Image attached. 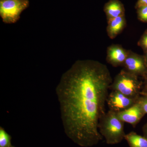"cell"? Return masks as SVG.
Listing matches in <instances>:
<instances>
[{"instance_id": "obj_20", "label": "cell", "mask_w": 147, "mask_h": 147, "mask_svg": "<svg viewBox=\"0 0 147 147\" xmlns=\"http://www.w3.org/2000/svg\"><path fill=\"white\" fill-rule=\"evenodd\" d=\"M9 147H15L13 146H12V145H11V146H9Z\"/></svg>"}, {"instance_id": "obj_7", "label": "cell", "mask_w": 147, "mask_h": 147, "mask_svg": "<svg viewBox=\"0 0 147 147\" xmlns=\"http://www.w3.org/2000/svg\"><path fill=\"white\" fill-rule=\"evenodd\" d=\"M146 114L138 100L130 108L117 113L121 120L129 123L134 127L137 126Z\"/></svg>"}, {"instance_id": "obj_10", "label": "cell", "mask_w": 147, "mask_h": 147, "mask_svg": "<svg viewBox=\"0 0 147 147\" xmlns=\"http://www.w3.org/2000/svg\"><path fill=\"white\" fill-rule=\"evenodd\" d=\"M107 20L125 15L124 7L119 0H110L104 7Z\"/></svg>"}, {"instance_id": "obj_17", "label": "cell", "mask_w": 147, "mask_h": 147, "mask_svg": "<svg viewBox=\"0 0 147 147\" xmlns=\"http://www.w3.org/2000/svg\"><path fill=\"white\" fill-rule=\"evenodd\" d=\"M144 81L143 83V90L141 92H147V74L145 76L143 77Z\"/></svg>"}, {"instance_id": "obj_15", "label": "cell", "mask_w": 147, "mask_h": 147, "mask_svg": "<svg viewBox=\"0 0 147 147\" xmlns=\"http://www.w3.org/2000/svg\"><path fill=\"white\" fill-rule=\"evenodd\" d=\"M138 101L146 114H147V92H141Z\"/></svg>"}, {"instance_id": "obj_13", "label": "cell", "mask_w": 147, "mask_h": 147, "mask_svg": "<svg viewBox=\"0 0 147 147\" xmlns=\"http://www.w3.org/2000/svg\"><path fill=\"white\" fill-rule=\"evenodd\" d=\"M137 17L139 21L147 23V6L137 9Z\"/></svg>"}, {"instance_id": "obj_16", "label": "cell", "mask_w": 147, "mask_h": 147, "mask_svg": "<svg viewBox=\"0 0 147 147\" xmlns=\"http://www.w3.org/2000/svg\"><path fill=\"white\" fill-rule=\"evenodd\" d=\"M144 6H147V0H138L135 5V8L137 9Z\"/></svg>"}, {"instance_id": "obj_4", "label": "cell", "mask_w": 147, "mask_h": 147, "mask_svg": "<svg viewBox=\"0 0 147 147\" xmlns=\"http://www.w3.org/2000/svg\"><path fill=\"white\" fill-rule=\"evenodd\" d=\"M29 0H0V16L5 24L16 23L28 7Z\"/></svg>"}, {"instance_id": "obj_19", "label": "cell", "mask_w": 147, "mask_h": 147, "mask_svg": "<svg viewBox=\"0 0 147 147\" xmlns=\"http://www.w3.org/2000/svg\"><path fill=\"white\" fill-rule=\"evenodd\" d=\"M144 56L145 61H146V65L147 66V52H146V53H144Z\"/></svg>"}, {"instance_id": "obj_14", "label": "cell", "mask_w": 147, "mask_h": 147, "mask_svg": "<svg viewBox=\"0 0 147 147\" xmlns=\"http://www.w3.org/2000/svg\"><path fill=\"white\" fill-rule=\"evenodd\" d=\"M137 45L142 48L144 53L147 52V29L145 30L140 37L137 42Z\"/></svg>"}, {"instance_id": "obj_2", "label": "cell", "mask_w": 147, "mask_h": 147, "mask_svg": "<svg viewBox=\"0 0 147 147\" xmlns=\"http://www.w3.org/2000/svg\"><path fill=\"white\" fill-rule=\"evenodd\" d=\"M124 123L118 117L117 113L111 110L101 117L98 124V130L108 144H117L124 139L126 134Z\"/></svg>"}, {"instance_id": "obj_11", "label": "cell", "mask_w": 147, "mask_h": 147, "mask_svg": "<svg viewBox=\"0 0 147 147\" xmlns=\"http://www.w3.org/2000/svg\"><path fill=\"white\" fill-rule=\"evenodd\" d=\"M125 139L130 147H147V138L131 131L125 134Z\"/></svg>"}, {"instance_id": "obj_5", "label": "cell", "mask_w": 147, "mask_h": 147, "mask_svg": "<svg viewBox=\"0 0 147 147\" xmlns=\"http://www.w3.org/2000/svg\"><path fill=\"white\" fill-rule=\"evenodd\" d=\"M124 69L136 76L144 77L147 74V66L144 55L128 50V55L123 65Z\"/></svg>"}, {"instance_id": "obj_18", "label": "cell", "mask_w": 147, "mask_h": 147, "mask_svg": "<svg viewBox=\"0 0 147 147\" xmlns=\"http://www.w3.org/2000/svg\"><path fill=\"white\" fill-rule=\"evenodd\" d=\"M143 131L144 134V137L147 138V123L143 127Z\"/></svg>"}, {"instance_id": "obj_12", "label": "cell", "mask_w": 147, "mask_h": 147, "mask_svg": "<svg viewBox=\"0 0 147 147\" xmlns=\"http://www.w3.org/2000/svg\"><path fill=\"white\" fill-rule=\"evenodd\" d=\"M11 137L4 129L0 127V147H9L11 145Z\"/></svg>"}, {"instance_id": "obj_8", "label": "cell", "mask_w": 147, "mask_h": 147, "mask_svg": "<svg viewBox=\"0 0 147 147\" xmlns=\"http://www.w3.org/2000/svg\"><path fill=\"white\" fill-rule=\"evenodd\" d=\"M128 51L121 45H110L107 48L106 61L114 67L123 66L128 55Z\"/></svg>"}, {"instance_id": "obj_1", "label": "cell", "mask_w": 147, "mask_h": 147, "mask_svg": "<svg viewBox=\"0 0 147 147\" xmlns=\"http://www.w3.org/2000/svg\"><path fill=\"white\" fill-rule=\"evenodd\" d=\"M113 81L107 66L93 60L76 61L61 77L56 91L64 130L80 146L102 140L98 124Z\"/></svg>"}, {"instance_id": "obj_9", "label": "cell", "mask_w": 147, "mask_h": 147, "mask_svg": "<svg viewBox=\"0 0 147 147\" xmlns=\"http://www.w3.org/2000/svg\"><path fill=\"white\" fill-rule=\"evenodd\" d=\"M126 26L125 16H119L108 20L106 31L111 39L115 38L123 31Z\"/></svg>"}, {"instance_id": "obj_6", "label": "cell", "mask_w": 147, "mask_h": 147, "mask_svg": "<svg viewBox=\"0 0 147 147\" xmlns=\"http://www.w3.org/2000/svg\"><path fill=\"white\" fill-rule=\"evenodd\" d=\"M138 100V98L127 97L120 92L112 90L108 94L106 104L109 110L118 113L130 108Z\"/></svg>"}, {"instance_id": "obj_3", "label": "cell", "mask_w": 147, "mask_h": 147, "mask_svg": "<svg viewBox=\"0 0 147 147\" xmlns=\"http://www.w3.org/2000/svg\"><path fill=\"white\" fill-rule=\"evenodd\" d=\"M143 86V83L139 80V76L123 69L113 80L110 89L120 92L127 97L138 99Z\"/></svg>"}]
</instances>
